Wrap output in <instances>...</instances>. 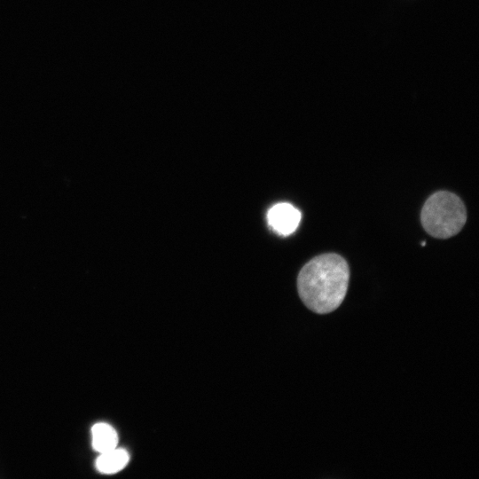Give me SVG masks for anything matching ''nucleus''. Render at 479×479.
I'll return each mask as SVG.
<instances>
[{
    "label": "nucleus",
    "instance_id": "f257e3e1",
    "mask_svg": "<svg viewBox=\"0 0 479 479\" xmlns=\"http://www.w3.org/2000/svg\"><path fill=\"white\" fill-rule=\"evenodd\" d=\"M349 268L340 255L326 253L309 261L297 277V290L305 306L318 314L336 310L343 302Z\"/></svg>",
    "mask_w": 479,
    "mask_h": 479
},
{
    "label": "nucleus",
    "instance_id": "f03ea898",
    "mask_svg": "<svg viewBox=\"0 0 479 479\" xmlns=\"http://www.w3.org/2000/svg\"><path fill=\"white\" fill-rule=\"evenodd\" d=\"M467 211L463 201L456 194L439 191L424 203L420 221L432 237L447 239L456 235L464 226Z\"/></svg>",
    "mask_w": 479,
    "mask_h": 479
},
{
    "label": "nucleus",
    "instance_id": "7ed1b4c3",
    "mask_svg": "<svg viewBox=\"0 0 479 479\" xmlns=\"http://www.w3.org/2000/svg\"><path fill=\"white\" fill-rule=\"evenodd\" d=\"M302 219L299 209L288 202L273 205L267 212V223L273 232L281 236L292 234Z\"/></svg>",
    "mask_w": 479,
    "mask_h": 479
},
{
    "label": "nucleus",
    "instance_id": "20e7f679",
    "mask_svg": "<svg viewBox=\"0 0 479 479\" xmlns=\"http://www.w3.org/2000/svg\"><path fill=\"white\" fill-rule=\"evenodd\" d=\"M130 460L129 453L120 448L101 452L96 460L97 469L103 474H114L123 469Z\"/></svg>",
    "mask_w": 479,
    "mask_h": 479
},
{
    "label": "nucleus",
    "instance_id": "39448f33",
    "mask_svg": "<svg viewBox=\"0 0 479 479\" xmlns=\"http://www.w3.org/2000/svg\"><path fill=\"white\" fill-rule=\"evenodd\" d=\"M92 447L99 453L117 447L118 436L115 429L109 424L99 422L91 428Z\"/></svg>",
    "mask_w": 479,
    "mask_h": 479
}]
</instances>
